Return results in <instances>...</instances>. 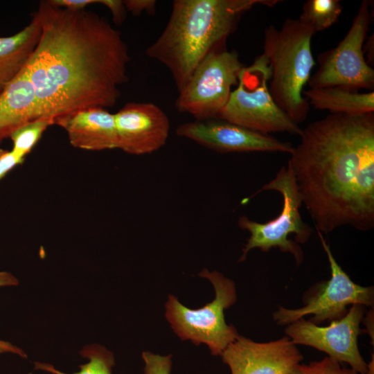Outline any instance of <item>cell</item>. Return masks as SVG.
Segmentation results:
<instances>
[{
  "instance_id": "obj_16",
  "label": "cell",
  "mask_w": 374,
  "mask_h": 374,
  "mask_svg": "<svg viewBox=\"0 0 374 374\" xmlns=\"http://www.w3.org/2000/svg\"><path fill=\"white\" fill-rule=\"evenodd\" d=\"M37 118L35 91L22 70L0 93V144L19 127Z\"/></svg>"
},
{
  "instance_id": "obj_1",
  "label": "cell",
  "mask_w": 374,
  "mask_h": 374,
  "mask_svg": "<svg viewBox=\"0 0 374 374\" xmlns=\"http://www.w3.org/2000/svg\"><path fill=\"white\" fill-rule=\"evenodd\" d=\"M33 15L40 36L23 71L40 118L55 121L78 110L114 106L130 60L121 33L94 12L68 10L48 0Z\"/></svg>"
},
{
  "instance_id": "obj_4",
  "label": "cell",
  "mask_w": 374,
  "mask_h": 374,
  "mask_svg": "<svg viewBox=\"0 0 374 374\" xmlns=\"http://www.w3.org/2000/svg\"><path fill=\"white\" fill-rule=\"evenodd\" d=\"M314 31L287 18L280 28L269 25L264 32V52L271 69L269 92L277 105L296 124L307 118L308 100L303 88L316 62L311 41Z\"/></svg>"
},
{
  "instance_id": "obj_25",
  "label": "cell",
  "mask_w": 374,
  "mask_h": 374,
  "mask_svg": "<svg viewBox=\"0 0 374 374\" xmlns=\"http://www.w3.org/2000/svg\"><path fill=\"white\" fill-rule=\"evenodd\" d=\"M25 159L19 157L12 150L0 148V180Z\"/></svg>"
},
{
  "instance_id": "obj_15",
  "label": "cell",
  "mask_w": 374,
  "mask_h": 374,
  "mask_svg": "<svg viewBox=\"0 0 374 374\" xmlns=\"http://www.w3.org/2000/svg\"><path fill=\"white\" fill-rule=\"evenodd\" d=\"M67 134L70 144L78 149L102 151L117 148L114 114L107 109L78 110L55 120Z\"/></svg>"
},
{
  "instance_id": "obj_12",
  "label": "cell",
  "mask_w": 374,
  "mask_h": 374,
  "mask_svg": "<svg viewBox=\"0 0 374 374\" xmlns=\"http://www.w3.org/2000/svg\"><path fill=\"white\" fill-rule=\"evenodd\" d=\"M177 134L221 153L293 151L291 143L281 141L221 119L195 121L179 125Z\"/></svg>"
},
{
  "instance_id": "obj_28",
  "label": "cell",
  "mask_w": 374,
  "mask_h": 374,
  "mask_svg": "<svg viewBox=\"0 0 374 374\" xmlns=\"http://www.w3.org/2000/svg\"><path fill=\"white\" fill-rule=\"evenodd\" d=\"M49 2L56 6L64 8L71 10H82L93 3H99V0H48Z\"/></svg>"
},
{
  "instance_id": "obj_29",
  "label": "cell",
  "mask_w": 374,
  "mask_h": 374,
  "mask_svg": "<svg viewBox=\"0 0 374 374\" xmlns=\"http://www.w3.org/2000/svg\"><path fill=\"white\" fill-rule=\"evenodd\" d=\"M374 373V366H373V355L372 360L368 364V371L366 374H373Z\"/></svg>"
},
{
  "instance_id": "obj_22",
  "label": "cell",
  "mask_w": 374,
  "mask_h": 374,
  "mask_svg": "<svg viewBox=\"0 0 374 374\" xmlns=\"http://www.w3.org/2000/svg\"><path fill=\"white\" fill-rule=\"evenodd\" d=\"M290 374H359L351 368H346L330 357L308 364H299Z\"/></svg>"
},
{
  "instance_id": "obj_10",
  "label": "cell",
  "mask_w": 374,
  "mask_h": 374,
  "mask_svg": "<svg viewBox=\"0 0 374 374\" xmlns=\"http://www.w3.org/2000/svg\"><path fill=\"white\" fill-rule=\"evenodd\" d=\"M317 234L329 260L330 279L310 290L311 293L305 296L303 307L287 309L280 306L273 315L278 325L290 324L309 314L312 315L309 321L317 325L325 321L342 318L348 312L349 305H373V287L355 283L336 261L323 234L320 232Z\"/></svg>"
},
{
  "instance_id": "obj_19",
  "label": "cell",
  "mask_w": 374,
  "mask_h": 374,
  "mask_svg": "<svg viewBox=\"0 0 374 374\" xmlns=\"http://www.w3.org/2000/svg\"><path fill=\"white\" fill-rule=\"evenodd\" d=\"M342 9L339 0H308L298 19L314 33L322 31L338 20Z\"/></svg>"
},
{
  "instance_id": "obj_9",
  "label": "cell",
  "mask_w": 374,
  "mask_h": 374,
  "mask_svg": "<svg viewBox=\"0 0 374 374\" xmlns=\"http://www.w3.org/2000/svg\"><path fill=\"white\" fill-rule=\"evenodd\" d=\"M371 19L369 3L363 1L343 39L317 57L318 70L308 82L310 88L339 87L373 91L374 70L366 61L364 51Z\"/></svg>"
},
{
  "instance_id": "obj_2",
  "label": "cell",
  "mask_w": 374,
  "mask_h": 374,
  "mask_svg": "<svg viewBox=\"0 0 374 374\" xmlns=\"http://www.w3.org/2000/svg\"><path fill=\"white\" fill-rule=\"evenodd\" d=\"M287 166L317 232L374 226V114H330L302 130Z\"/></svg>"
},
{
  "instance_id": "obj_6",
  "label": "cell",
  "mask_w": 374,
  "mask_h": 374,
  "mask_svg": "<svg viewBox=\"0 0 374 374\" xmlns=\"http://www.w3.org/2000/svg\"><path fill=\"white\" fill-rule=\"evenodd\" d=\"M199 276L213 284L215 298L198 309L183 305L173 295L166 303V317L174 332L182 340H190L196 345L205 344L213 355L222 354L226 347L240 335L233 326L226 323L224 310L237 299L234 283L221 273L204 269Z\"/></svg>"
},
{
  "instance_id": "obj_21",
  "label": "cell",
  "mask_w": 374,
  "mask_h": 374,
  "mask_svg": "<svg viewBox=\"0 0 374 374\" xmlns=\"http://www.w3.org/2000/svg\"><path fill=\"white\" fill-rule=\"evenodd\" d=\"M53 125H55L53 119L40 118L21 126L10 136L12 143L11 150L25 159L40 140L46 129Z\"/></svg>"
},
{
  "instance_id": "obj_23",
  "label": "cell",
  "mask_w": 374,
  "mask_h": 374,
  "mask_svg": "<svg viewBox=\"0 0 374 374\" xmlns=\"http://www.w3.org/2000/svg\"><path fill=\"white\" fill-rule=\"evenodd\" d=\"M145 362V374H170L172 355L162 356L145 351L142 353Z\"/></svg>"
},
{
  "instance_id": "obj_8",
  "label": "cell",
  "mask_w": 374,
  "mask_h": 374,
  "mask_svg": "<svg viewBox=\"0 0 374 374\" xmlns=\"http://www.w3.org/2000/svg\"><path fill=\"white\" fill-rule=\"evenodd\" d=\"M243 68L235 51L225 46L212 51L179 91L177 109L196 121L219 119Z\"/></svg>"
},
{
  "instance_id": "obj_24",
  "label": "cell",
  "mask_w": 374,
  "mask_h": 374,
  "mask_svg": "<svg viewBox=\"0 0 374 374\" xmlns=\"http://www.w3.org/2000/svg\"><path fill=\"white\" fill-rule=\"evenodd\" d=\"M18 283V280L10 273L0 271V287L16 285ZM11 353L22 357H26V353L19 348L9 342L0 340V353Z\"/></svg>"
},
{
  "instance_id": "obj_14",
  "label": "cell",
  "mask_w": 374,
  "mask_h": 374,
  "mask_svg": "<svg viewBox=\"0 0 374 374\" xmlns=\"http://www.w3.org/2000/svg\"><path fill=\"white\" fill-rule=\"evenodd\" d=\"M221 357L231 374H290L303 359L288 337L258 343L239 336Z\"/></svg>"
},
{
  "instance_id": "obj_11",
  "label": "cell",
  "mask_w": 374,
  "mask_h": 374,
  "mask_svg": "<svg viewBox=\"0 0 374 374\" xmlns=\"http://www.w3.org/2000/svg\"><path fill=\"white\" fill-rule=\"evenodd\" d=\"M364 312V305H353L344 317L330 321L325 327L301 318L288 324L285 333L296 345L308 346L325 352L340 363L348 364L359 374H366L368 364L357 346Z\"/></svg>"
},
{
  "instance_id": "obj_13",
  "label": "cell",
  "mask_w": 374,
  "mask_h": 374,
  "mask_svg": "<svg viewBox=\"0 0 374 374\" xmlns=\"http://www.w3.org/2000/svg\"><path fill=\"white\" fill-rule=\"evenodd\" d=\"M114 114L117 149L134 155L152 153L168 138L170 121L152 103L130 102Z\"/></svg>"
},
{
  "instance_id": "obj_7",
  "label": "cell",
  "mask_w": 374,
  "mask_h": 374,
  "mask_svg": "<svg viewBox=\"0 0 374 374\" xmlns=\"http://www.w3.org/2000/svg\"><path fill=\"white\" fill-rule=\"evenodd\" d=\"M269 61L262 53L240 73L237 87L219 119L267 134L286 132L300 136L302 129L277 105L268 86Z\"/></svg>"
},
{
  "instance_id": "obj_3",
  "label": "cell",
  "mask_w": 374,
  "mask_h": 374,
  "mask_svg": "<svg viewBox=\"0 0 374 374\" xmlns=\"http://www.w3.org/2000/svg\"><path fill=\"white\" fill-rule=\"evenodd\" d=\"M278 0H175L168 21L146 55L170 72L179 91L212 51L226 46L246 12L257 5L274 6Z\"/></svg>"
},
{
  "instance_id": "obj_20",
  "label": "cell",
  "mask_w": 374,
  "mask_h": 374,
  "mask_svg": "<svg viewBox=\"0 0 374 374\" xmlns=\"http://www.w3.org/2000/svg\"><path fill=\"white\" fill-rule=\"evenodd\" d=\"M80 355L89 359L86 364L79 366L80 371L73 374H112L114 365L112 353L99 345H90L80 352ZM35 368L50 372L53 374H67L55 368L52 365L35 362Z\"/></svg>"
},
{
  "instance_id": "obj_5",
  "label": "cell",
  "mask_w": 374,
  "mask_h": 374,
  "mask_svg": "<svg viewBox=\"0 0 374 374\" xmlns=\"http://www.w3.org/2000/svg\"><path fill=\"white\" fill-rule=\"evenodd\" d=\"M264 190H275L282 195L281 212L266 223L253 221L244 215L238 219V226L249 233L239 261L244 260L253 249L265 252L276 248L291 253L299 265L303 260V253L299 243L307 242L313 229L302 219L300 208L303 202L290 167L282 166L276 177L253 195Z\"/></svg>"
},
{
  "instance_id": "obj_27",
  "label": "cell",
  "mask_w": 374,
  "mask_h": 374,
  "mask_svg": "<svg viewBox=\"0 0 374 374\" xmlns=\"http://www.w3.org/2000/svg\"><path fill=\"white\" fill-rule=\"evenodd\" d=\"M99 3L105 6L112 13L113 21L116 24H121L125 18V8L121 0H99Z\"/></svg>"
},
{
  "instance_id": "obj_26",
  "label": "cell",
  "mask_w": 374,
  "mask_h": 374,
  "mask_svg": "<svg viewBox=\"0 0 374 374\" xmlns=\"http://www.w3.org/2000/svg\"><path fill=\"white\" fill-rule=\"evenodd\" d=\"M123 2L126 10L134 16H139L143 12L154 14L157 4L155 0H125Z\"/></svg>"
},
{
  "instance_id": "obj_17",
  "label": "cell",
  "mask_w": 374,
  "mask_h": 374,
  "mask_svg": "<svg viewBox=\"0 0 374 374\" xmlns=\"http://www.w3.org/2000/svg\"><path fill=\"white\" fill-rule=\"evenodd\" d=\"M40 26L33 15L31 21L22 30L0 37V93L22 71L40 36Z\"/></svg>"
},
{
  "instance_id": "obj_18",
  "label": "cell",
  "mask_w": 374,
  "mask_h": 374,
  "mask_svg": "<svg viewBox=\"0 0 374 374\" xmlns=\"http://www.w3.org/2000/svg\"><path fill=\"white\" fill-rule=\"evenodd\" d=\"M310 106L330 114L362 115L374 112V92L359 93L339 87L310 88L303 92Z\"/></svg>"
}]
</instances>
